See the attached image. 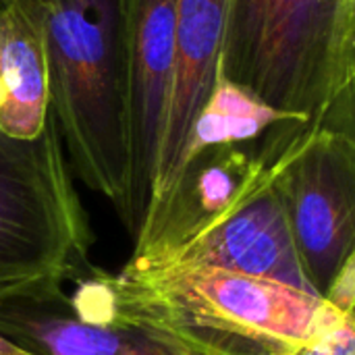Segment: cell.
Segmentation results:
<instances>
[{
    "label": "cell",
    "mask_w": 355,
    "mask_h": 355,
    "mask_svg": "<svg viewBox=\"0 0 355 355\" xmlns=\"http://www.w3.org/2000/svg\"><path fill=\"white\" fill-rule=\"evenodd\" d=\"M50 112L69 164L119 212L131 185L123 0H42Z\"/></svg>",
    "instance_id": "obj_1"
},
{
    "label": "cell",
    "mask_w": 355,
    "mask_h": 355,
    "mask_svg": "<svg viewBox=\"0 0 355 355\" xmlns=\"http://www.w3.org/2000/svg\"><path fill=\"white\" fill-rule=\"evenodd\" d=\"M92 231L54 116L33 141L0 133V304L48 300L92 270Z\"/></svg>",
    "instance_id": "obj_2"
},
{
    "label": "cell",
    "mask_w": 355,
    "mask_h": 355,
    "mask_svg": "<svg viewBox=\"0 0 355 355\" xmlns=\"http://www.w3.org/2000/svg\"><path fill=\"white\" fill-rule=\"evenodd\" d=\"M335 21L337 0H231L220 77L320 125L333 92Z\"/></svg>",
    "instance_id": "obj_3"
},
{
    "label": "cell",
    "mask_w": 355,
    "mask_h": 355,
    "mask_svg": "<svg viewBox=\"0 0 355 355\" xmlns=\"http://www.w3.org/2000/svg\"><path fill=\"white\" fill-rule=\"evenodd\" d=\"M281 152H258L245 181L223 212L196 223L164 245L133 256L131 262L212 266L272 279L318 295L302 270L287 223V200L279 181Z\"/></svg>",
    "instance_id": "obj_4"
},
{
    "label": "cell",
    "mask_w": 355,
    "mask_h": 355,
    "mask_svg": "<svg viewBox=\"0 0 355 355\" xmlns=\"http://www.w3.org/2000/svg\"><path fill=\"white\" fill-rule=\"evenodd\" d=\"M179 0H123L129 71L131 185L121 216L137 239L156 181L177 56Z\"/></svg>",
    "instance_id": "obj_5"
},
{
    "label": "cell",
    "mask_w": 355,
    "mask_h": 355,
    "mask_svg": "<svg viewBox=\"0 0 355 355\" xmlns=\"http://www.w3.org/2000/svg\"><path fill=\"white\" fill-rule=\"evenodd\" d=\"M229 4L231 0L177 2V56L160 160L150 208L135 239L133 254L148 250L156 241L179 191L191 127L220 77Z\"/></svg>",
    "instance_id": "obj_6"
},
{
    "label": "cell",
    "mask_w": 355,
    "mask_h": 355,
    "mask_svg": "<svg viewBox=\"0 0 355 355\" xmlns=\"http://www.w3.org/2000/svg\"><path fill=\"white\" fill-rule=\"evenodd\" d=\"M0 333L40 355H191L154 331L83 320L67 293L0 304Z\"/></svg>",
    "instance_id": "obj_7"
},
{
    "label": "cell",
    "mask_w": 355,
    "mask_h": 355,
    "mask_svg": "<svg viewBox=\"0 0 355 355\" xmlns=\"http://www.w3.org/2000/svg\"><path fill=\"white\" fill-rule=\"evenodd\" d=\"M52 119L42 0H0V133L37 139Z\"/></svg>",
    "instance_id": "obj_8"
},
{
    "label": "cell",
    "mask_w": 355,
    "mask_h": 355,
    "mask_svg": "<svg viewBox=\"0 0 355 355\" xmlns=\"http://www.w3.org/2000/svg\"><path fill=\"white\" fill-rule=\"evenodd\" d=\"M285 125L304 123L266 106L250 92L218 77L208 102L204 104L191 127L183 173L200 154L208 150L223 146H241L252 139H266Z\"/></svg>",
    "instance_id": "obj_9"
},
{
    "label": "cell",
    "mask_w": 355,
    "mask_h": 355,
    "mask_svg": "<svg viewBox=\"0 0 355 355\" xmlns=\"http://www.w3.org/2000/svg\"><path fill=\"white\" fill-rule=\"evenodd\" d=\"M324 300L331 306H335L339 312L347 316H355V250L352 252V256L345 258Z\"/></svg>",
    "instance_id": "obj_10"
},
{
    "label": "cell",
    "mask_w": 355,
    "mask_h": 355,
    "mask_svg": "<svg viewBox=\"0 0 355 355\" xmlns=\"http://www.w3.org/2000/svg\"><path fill=\"white\" fill-rule=\"evenodd\" d=\"M324 127L343 131L347 137H352L355 141V87L343 92L327 110L324 119H322Z\"/></svg>",
    "instance_id": "obj_11"
},
{
    "label": "cell",
    "mask_w": 355,
    "mask_h": 355,
    "mask_svg": "<svg viewBox=\"0 0 355 355\" xmlns=\"http://www.w3.org/2000/svg\"><path fill=\"white\" fill-rule=\"evenodd\" d=\"M0 355H40V354H33V352H29V349H25V347L17 345L15 341H10L8 337H4V335L0 333Z\"/></svg>",
    "instance_id": "obj_12"
}]
</instances>
